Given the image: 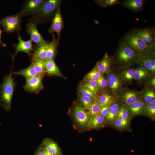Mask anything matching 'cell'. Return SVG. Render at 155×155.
I'll use <instances>...</instances> for the list:
<instances>
[{
	"instance_id": "cell-1",
	"label": "cell",
	"mask_w": 155,
	"mask_h": 155,
	"mask_svg": "<svg viewBox=\"0 0 155 155\" xmlns=\"http://www.w3.org/2000/svg\"><path fill=\"white\" fill-rule=\"evenodd\" d=\"M61 1V0H45L39 12L28 20L33 21L38 24L45 23L54 15Z\"/></svg>"
},
{
	"instance_id": "cell-2",
	"label": "cell",
	"mask_w": 155,
	"mask_h": 155,
	"mask_svg": "<svg viewBox=\"0 0 155 155\" xmlns=\"http://www.w3.org/2000/svg\"><path fill=\"white\" fill-rule=\"evenodd\" d=\"M13 72L11 71L9 74L4 78L1 90V99L6 110L8 111L11 108V101L16 86L14 78L12 77Z\"/></svg>"
},
{
	"instance_id": "cell-3",
	"label": "cell",
	"mask_w": 155,
	"mask_h": 155,
	"mask_svg": "<svg viewBox=\"0 0 155 155\" xmlns=\"http://www.w3.org/2000/svg\"><path fill=\"white\" fill-rule=\"evenodd\" d=\"M142 55L135 52L123 41L119 45L117 58L120 63L129 64L138 61Z\"/></svg>"
},
{
	"instance_id": "cell-4",
	"label": "cell",
	"mask_w": 155,
	"mask_h": 155,
	"mask_svg": "<svg viewBox=\"0 0 155 155\" xmlns=\"http://www.w3.org/2000/svg\"><path fill=\"white\" fill-rule=\"evenodd\" d=\"M124 41L132 49L141 55H144L154 49V48L147 46L135 32L125 36Z\"/></svg>"
},
{
	"instance_id": "cell-5",
	"label": "cell",
	"mask_w": 155,
	"mask_h": 155,
	"mask_svg": "<svg viewBox=\"0 0 155 155\" xmlns=\"http://www.w3.org/2000/svg\"><path fill=\"white\" fill-rule=\"evenodd\" d=\"M21 18L19 12L14 15L6 16L0 21V24L8 33L19 32L22 29Z\"/></svg>"
},
{
	"instance_id": "cell-6",
	"label": "cell",
	"mask_w": 155,
	"mask_h": 155,
	"mask_svg": "<svg viewBox=\"0 0 155 155\" xmlns=\"http://www.w3.org/2000/svg\"><path fill=\"white\" fill-rule=\"evenodd\" d=\"M29 22L27 24L26 32L30 36V39L35 43L37 47L46 44L50 42L45 40L37 29V24L32 20H28Z\"/></svg>"
},
{
	"instance_id": "cell-7",
	"label": "cell",
	"mask_w": 155,
	"mask_h": 155,
	"mask_svg": "<svg viewBox=\"0 0 155 155\" xmlns=\"http://www.w3.org/2000/svg\"><path fill=\"white\" fill-rule=\"evenodd\" d=\"M45 0H28L23 4L21 11L19 12L22 17L34 15L41 9Z\"/></svg>"
},
{
	"instance_id": "cell-8",
	"label": "cell",
	"mask_w": 155,
	"mask_h": 155,
	"mask_svg": "<svg viewBox=\"0 0 155 155\" xmlns=\"http://www.w3.org/2000/svg\"><path fill=\"white\" fill-rule=\"evenodd\" d=\"M17 39L18 41V43L13 44L15 51V53L11 55L12 62L14 60L15 56L18 53L23 52L26 53L30 57L32 51H34L35 50L32 45L33 41L30 38L28 41H24L21 38L20 34H19Z\"/></svg>"
},
{
	"instance_id": "cell-9",
	"label": "cell",
	"mask_w": 155,
	"mask_h": 155,
	"mask_svg": "<svg viewBox=\"0 0 155 155\" xmlns=\"http://www.w3.org/2000/svg\"><path fill=\"white\" fill-rule=\"evenodd\" d=\"M43 77L38 76L26 79V83L23 87L24 90L29 93H38L44 87L42 82Z\"/></svg>"
},
{
	"instance_id": "cell-10",
	"label": "cell",
	"mask_w": 155,
	"mask_h": 155,
	"mask_svg": "<svg viewBox=\"0 0 155 155\" xmlns=\"http://www.w3.org/2000/svg\"><path fill=\"white\" fill-rule=\"evenodd\" d=\"M60 4L57 7L54 14L52 20V23L49 31V34L54 32L57 33L58 40H59L61 31L64 27V23L61 12Z\"/></svg>"
},
{
	"instance_id": "cell-11",
	"label": "cell",
	"mask_w": 155,
	"mask_h": 155,
	"mask_svg": "<svg viewBox=\"0 0 155 155\" xmlns=\"http://www.w3.org/2000/svg\"><path fill=\"white\" fill-rule=\"evenodd\" d=\"M135 32L147 46L150 48H154L155 31L154 28L140 29Z\"/></svg>"
},
{
	"instance_id": "cell-12",
	"label": "cell",
	"mask_w": 155,
	"mask_h": 155,
	"mask_svg": "<svg viewBox=\"0 0 155 155\" xmlns=\"http://www.w3.org/2000/svg\"><path fill=\"white\" fill-rule=\"evenodd\" d=\"M73 115L75 121L82 127L88 125L91 118L90 115L81 105H77L74 108Z\"/></svg>"
},
{
	"instance_id": "cell-13",
	"label": "cell",
	"mask_w": 155,
	"mask_h": 155,
	"mask_svg": "<svg viewBox=\"0 0 155 155\" xmlns=\"http://www.w3.org/2000/svg\"><path fill=\"white\" fill-rule=\"evenodd\" d=\"M151 50L142 55L138 61L148 71L154 72L155 71V59L153 53Z\"/></svg>"
},
{
	"instance_id": "cell-14",
	"label": "cell",
	"mask_w": 155,
	"mask_h": 155,
	"mask_svg": "<svg viewBox=\"0 0 155 155\" xmlns=\"http://www.w3.org/2000/svg\"><path fill=\"white\" fill-rule=\"evenodd\" d=\"M107 80L108 85L113 94H117L121 87L120 79L116 74L111 73L108 75Z\"/></svg>"
},
{
	"instance_id": "cell-15",
	"label": "cell",
	"mask_w": 155,
	"mask_h": 155,
	"mask_svg": "<svg viewBox=\"0 0 155 155\" xmlns=\"http://www.w3.org/2000/svg\"><path fill=\"white\" fill-rule=\"evenodd\" d=\"M144 4L143 0H126L123 1L122 5L133 11L138 12L142 9Z\"/></svg>"
},
{
	"instance_id": "cell-16",
	"label": "cell",
	"mask_w": 155,
	"mask_h": 155,
	"mask_svg": "<svg viewBox=\"0 0 155 155\" xmlns=\"http://www.w3.org/2000/svg\"><path fill=\"white\" fill-rule=\"evenodd\" d=\"M52 36V41L48 44L47 56L45 61L51 59L54 60L57 53L59 41L56 38L54 34H53Z\"/></svg>"
},
{
	"instance_id": "cell-17",
	"label": "cell",
	"mask_w": 155,
	"mask_h": 155,
	"mask_svg": "<svg viewBox=\"0 0 155 155\" xmlns=\"http://www.w3.org/2000/svg\"><path fill=\"white\" fill-rule=\"evenodd\" d=\"M111 62V59L106 53L103 57L98 62L96 63L98 69L102 75L109 71Z\"/></svg>"
},
{
	"instance_id": "cell-18",
	"label": "cell",
	"mask_w": 155,
	"mask_h": 155,
	"mask_svg": "<svg viewBox=\"0 0 155 155\" xmlns=\"http://www.w3.org/2000/svg\"><path fill=\"white\" fill-rule=\"evenodd\" d=\"M46 61V73L50 75L64 78L56 65L54 60H49Z\"/></svg>"
},
{
	"instance_id": "cell-19",
	"label": "cell",
	"mask_w": 155,
	"mask_h": 155,
	"mask_svg": "<svg viewBox=\"0 0 155 155\" xmlns=\"http://www.w3.org/2000/svg\"><path fill=\"white\" fill-rule=\"evenodd\" d=\"M13 74L15 75H22L26 79L40 76L36 71L31 63L28 67L26 68L22 69L18 71L13 72Z\"/></svg>"
},
{
	"instance_id": "cell-20",
	"label": "cell",
	"mask_w": 155,
	"mask_h": 155,
	"mask_svg": "<svg viewBox=\"0 0 155 155\" xmlns=\"http://www.w3.org/2000/svg\"><path fill=\"white\" fill-rule=\"evenodd\" d=\"M43 144L45 149L50 153L55 155H61L60 148L55 142L46 139L43 140Z\"/></svg>"
},
{
	"instance_id": "cell-21",
	"label": "cell",
	"mask_w": 155,
	"mask_h": 155,
	"mask_svg": "<svg viewBox=\"0 0 155 155\" xmlns=\"http://www.w3.org/2000/svg\"><path fill=\"white\" fill-rule=\"evenodd\" d=\"M48 44L35 48L33 53H32L31 54L32 57V59L45 61L47 56Z\"/></svg>"
},
{
	"instance_id": "cell-22",
	"label": "cell",
	"mask_w": 155,
	"mask_h": 155,
	"mask_svg": "<svg viewBox=\"0 0 155 155\" xmlns=\"http://www.w3.org/2000/svg\"><path fill=\"white\" fill-rule=\"evenodd\" d=\"M31 64L39 75L42 77L46 73V61L32 59Z\"/></svg>"
},
{
	"instance_id": "cell-23",
	"label": "cell",
	"mask_w": 155,
	"mask_h": 155,
	"mask_svg": "<svg viewBox=\"0 0 155 155\" xmlns=\"http://www.w3.org/2000/svg\"><path fill=\"white\" fill-rule=\"evenodd\" d=\"M145 107L143 102L141 101L137 100L131 105L128 106L129 111L133 115L141 114Z\"/></svg>"
},
{
	"instance_id": "cell-24",
	"label": "cell",
	"mask_w": 155,
	"mask_h": 155,
	"mask_svg": "<svg viewBox=\"0 0 155 155\" xmlns=\"http://www.w3.org/2000/svg\"><path fill=\"white\" fill-rule=\"evenodd\" d=\"M81 86L89 89L96 94L98 92L99 90L97 82L96 80H84Z\"/></svg>"
},
{
	"instance_id": "cell-25",
	"label": "cell",
	"mask_w": 155,
	"mask_h": 155,
	"mask_svg": "<svg viewBox=\"0 0 155 155\" xmlns=\"http://www.w3.org/2000/svg\"><path fill=\"white\" fill-rule=\"evenodd\" d=\"M137 95L136 93L128 91L125 93L123 96V100L125 104L130 106L137 100Z\"/></svg>"
},
{
	"instance_id": "cell-26",
	"label": "cell",
	"mask_w": 155,
	"mask_h": 155,
	"mask_svg": "<svg viewBox=\"0 0 155 155\" xmlns=\"http://www.w3.org/2000/svg\"><path fill=\"white\" fill-rule=\"evenodd\" d=\"M104 122V117L99 114L91 118L88 126L91 128H96L101 126Z\"/></svg>"
},
{
	"instance_id": "cell-27",
	"label": "cell",
	"mask_w": 155,
	"mask_h": 155,
	"mask_svg": "<svg viewBox=\"0 0 155 155\" xmlns=\"http://www.w3.org/2000/svg\"><path fill=\"white\" fill-rule=\"evenodd\" d=\"M119 111V107L117 104L114 103L111 105L106 117L107 120L111 122H113Z\"/></svg>"
},
{
	"instance_id": "cell-28",
	"label": "cell",
	"mask_w": 155,
	"mask_h": 155,
	"mask_svg": "<svg viewBox=\"0 0 155 155\" xmlns=\"http://www.w3.org/2000/svg\"><path fill=\"white\" fill-rule=\"evenodd\" d=\"M100 106L98 99H96L88 109V113L91 118L99 114Z\"/></svg>"
},
{
	"instance_id": "cell-29",
	"label": "cell",
	"mask_w": 155,
	"mask_h": 155,
	"mask_svg": "<svg viewBox=\"0 0 155 155\" xmlns=\"http://www.w3.org/2000/svg\"><path fill=\"white\" fill-rule=\"evenodd\" d=\"M149 71L142 66L137 68L135 70L134 79L136 80H141L148 76Z\"/></svg>"
},
{
	"instance_id": "cell-30",
	"label": "cell",
	"mask_w": 155,
	"mask_h": 155,
	"mask_svg": "<svg viewBox=\"0 0 155 155\" xmlns=\"http://www.w3.org/2000/svg\"><path fill=\"white\" fill-rule=\"evenodd\" d=\"M102 75L96 65L94 68L87 74L84 80H97Z\"/></svg>"
},
{
	"instance_id": "cell-31",
	"label": "cell",
	"mask_w": 155,
	"mask_h": 155,
	"mask_svg": "<svg viewBox=\"0 0 155 155\" xmlns=\"http://www.w3.org/2000/svg\"><path fill=\"white\" fill-rule=\"evenodd\" d=\"M100 108L104 106L111 105L113 100V97L108 94L101 95L98 99Z\"/></svg>"
},
{
	"instance_id": "cell-32",
	"label": "cell",
	"mask_w": 155,
	"mask_h": 155,
	"mask_svg": "<svg viewBox=\"0 0 155 155\" xmlns=\"http://www.w3.org/2000/svg\"><path fill=\"white\" fill-rule=\"evenodd\" d=\"M94 1L100 6L105 8L117 4L120 2L119 0H95Z\"/></svg>"
},
{
	"instance_id": "cell-33",
	"label": "cell",
	"mask_w": 155,
	"mask_h": 155,
	"mask_svg": "<svg viewBox=\"0 0 155 155\" xmlns=\"http://www.w3.org/2000/svg\"><path fill=\"white\" fill-rule=\"evenodd\" d=\"M144 98L146 103L148 104H152L155 101V94L152 90L146 91L144 95Z\"/></svg>"
},
{
	"instance_id": "cell-34",
	"label": "cell",
	"mask_w": 155,
	"mask_h": 155,
	"mask_svg": "<svg viewBox=\"0 0 155 155\" xmlns=\"http://www.w3.org/2000/svg\"><path fill=\"white\" fill-rule=\"evenodd\" d=\"M79 92L81 95L94 99L96 98V94L89 89L82 86L79 88Z\"/></svg>"
},
{
	"instance_id": "cell-35",
	"label": "cell",
	"mask_w": 155,
	"mask_h": 155,
	"mask_svg": "<svg viewBox=\"0 0 155 155\" xmlns=\"http://www.w3.org/2000/svg\"><path fill=\"white\" fill-rule=\"evenodd\" d=\"M79 98L84 108L88 110L94 101L93 99L81 95H79Z\"/></svg>"
},
{
	"instance_id": "cell-36",
	"label": "cell",
	"mask_w": 155,
	"mask_h": 155,
	"mask_svg": "<svg viewBox=\"0 0 155 155\" xmlns=\"http://www.w3.org/2000/svg\"><path fill=\"white\" fill-rule=\"evenodd\" d=\"M123 75L126 80L130 81L134 78L135 70L133 69L127 70L123 72Z\"/></svg>"
},
{
	"instance_id": "cell-37",
	"label": "cell",
	"mask_w": 155,
	"mask_h": 155,
	"mask_svg": "<svg viewBox=\"0 0 155 155\" xmlns=\"http://www.w3.org/2000/svg\"><path fill=\"white\" fill-rule=\"evenodd\" d=\"M129 113L125 107L121 108L119 111L117 116V118L124 119H127L128 117Z\"/></svg>"
},
{
	"instance_id": "cell-38",
	"label": "cell",
	"mask_w": 155,
	"mask_h": 155,
	"mask_svg": "<svg viewBox=\"0 0 155 155\" xmlns=\"http://www.w3.org/2000/svg\"><path fill=\"white\" fill-rule=\"evenodd\" d=\"M128 124L127 119H124L117 117L115 122L116 127L118 128H123L126 127Z\"/></svg>"
},
{
	"instance_id": "cell-39",
	"label": "cell",
	"mask_w": 155,
	"mask_h": 155,
	"mask_svg": "<svg viewBox=\"0 0 155 155\" xmlns=\"http://www.w3.org/2000/svg\"><path fill=\"white\" fill-rule=\"evenodd\" d=\"M97 81L99 89L103 90L106 88L108 85L107 80L102 75Z\"/></svg>"
},
{
	"instance_id": "cell-40",
	"label": "cell",
	"mask_w": 155,
	"mask_h": 155,
	"mask_svg": "<svg viewBox=\"0 0 155 155\" xmlns=\"http://www.w3.org/2000/svg\"><path fill=\"white\" fill-rule=\"evenodd\" d=\"M145 108L147 113L150 116H153L155 114V102L146 106Z\"/></svg>"
},
{
	"instance_id": "cell-41",
	"label": "cell",
	"mask_w": 155,
	"mask_h": 155,
	"mask_svg": "<svg viewBox=\"0 0 155 155\" xmlns=\"http://www.w3.org/2000/svg\"><path fill=\"white\" fill-rule=\"evenodd\" d=\"M111 106V105H108L103 106L100 108L99 114L103 117H106Z\"/></svg>"
},
{
	"instance_id": "cell-42",
	"label": "cell",
	"mask_w": 155,
	"mask_h": 155,
	"mask_svg": "<svg viewBox=\"0 0 155 155\" xmlns=\"http://www.w3.org/2000/svg\"><path fill=\"white\" fill-rule=\"evenodd\" d=\"M40 148L42 151L44 153L45 155H55L49 152L47 150L44 146L43 147Z\"/></svg>"
},
{
	"instance_id": "cell-43",
	"label": "cell",
	"mask_w": 155,
	"mask_h": 155,
	"mask_svg": "<svg viewBox=\"0 0 155 155\" xmlns=\"http://www.w3.org/2000/svg\"><path fill=\"white\" fill-rule=\"evenodd\" d=\"M35 155H45L40 148L36 152Z\"/></svg>"
},
{
	"instance_id": "cell-44",
	"label": "cell",
	"mask_w": 155,
	"mask_h": 155,
	"mask_svg": "<svg viewBox=\"0 0 155 155\" xmlns=\"http://www.w3.org/2000/svg\"><path fill=\"white\" fill-rule=\"evenodd\" d=\"M150 84L153 86H155V78H152L150 81Z\"/></svg>"
},
{
	"instance_id": "cell-45",
	"label": "cell",
	"mask_w": 155,
	"mask_h": 155,
	"mask_svg": "<svg viewBox=\"0 0 155 155\" xmlns=\"http://www.w3.org/2000/svg\"><path fill=\"white\" fill-rule=\"evenodd\" d=\"M3 32V31L0 28V44H2L3 46H5V44H4V43H3L1 41V35L2 33Z\"/></svg>"
}]
</instances>
